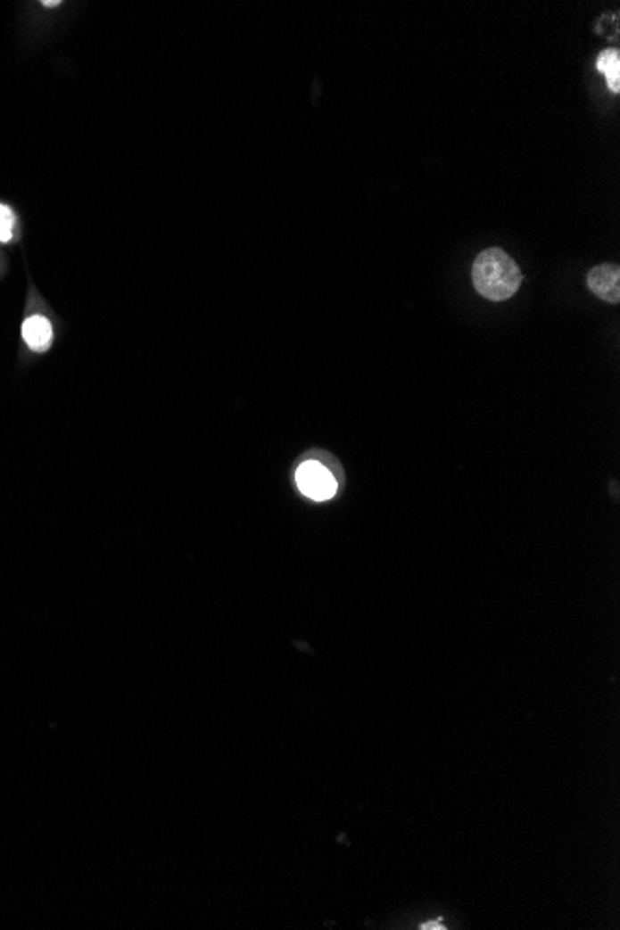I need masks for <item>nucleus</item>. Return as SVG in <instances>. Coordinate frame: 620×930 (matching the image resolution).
I'll return each instance as SVG.
<instances>
[{"instance_id": "obj_1", "label": "nucleus", "mask_w": 620, "mask_h": 930, "mask_svg": "<svg viewBox=\"0 0 620 930\" xmlns=\"http://www.w3.org/2000/svg\"><path fill=\"white\" fill-rule=\"evenodd\" d=\"M472 279L475 290L491 301H505L520 288L518 264L500 247L485 249L474 260Z\"/></svg>"}, {"instance_id": "obj_2", "label": "nucleus", "mask_w": 620, "mask_h": 930, "mask_svg": "<svg viewBox=\"0 0 620 930\" xmlns=\"http://www.w3.org/2000/svg\"><path fill=\"white\" fill-rule=\"evenodd\" d=\"M295 481L300 490L316 502H326L336 494L338 481L333 472L319 461H305L295 473Z\"/></svg>"}, {"instance_id": "obj_3", "label": "nucleus", "mask_w": 620, "mask_h": 930, "mask_svg": "<svg viewBox=\"0 0 620 930\" xmlns=\"http://www.w3.org/2000/svg\"><path fill=\"white\" fill-rule=\"evenodd\" d=\"M587 284L592 293L608 303L620 301V267L616 264H600L589 271Z\"/></svg>"}, {"instance_id": "obj_4", "label": "nucleus", "mask_w": 620, "mask_h": 930, "mask_svg": "<svg viewBox=\"0 0 620 930\" xmlns=\"http://www.w3.org/2000/svg\"><path fill=\"white\" fill-rule=\"evenodd\" d=\"M22 338L30 350L47 351L53 342V325L43 316H32L22 324Z\"/></svg>"}, {"instance_id": "obj_5", "label": "nucleus", "mask_w": 620, "mask_h": 930, "mask_svg": "<svg viewBox=\"0 0 620 930\" xmlns=\"http://www.w3.org/2000/svg\"><path fill=\"white\" fill-rule=\"evenodd\" d=\"M596 67L599 71L606 75L608 87L613 94L620 92V53L616 49H606L600 53L599 60H596Z\"/></svg>"}, {"instance_id": "obj_6", "label": "nucleus", "mask_w": 620, "mask_h": 930, "mask_svg": "<svg viewBox=\"0 0 620 930\" xmlns=\"http://www.w3.org/2000/svg\"><path fill=\"white\" fill-rule=\"evenodd\" d=\"M15 214L10 207L0 205V243H8L13 238Z\"/></svg>"}, {"instance_id": "obj_7", "label": "nucleus", "mask_w": 620, "mask_h": 930, "mask_svg": "<svg viewBox=\"0 0 620 930\" xmlns=\"http://www.w3.org/2000/svg\"><path fill=\"white\" fill-rule=\"evenodd\" d=\"M422 928H446V926H444L442 923H427V925H424Z\"/></svg>"}, {"instance_id": "obj_8", "label": "nucleus", "mask_w": 620, "mask_h": 930, "mask_svg": "<svg viewBox=\"0 0 620 930\" xmlns=\"http://www.w3.org/2000/svg\"><path fill=\"white\" fill-rule=\"evenodd\" d=\"M43 6H47V8H54V6H60V0H53V3H43Z\"/></svg>"}]
</instances>
